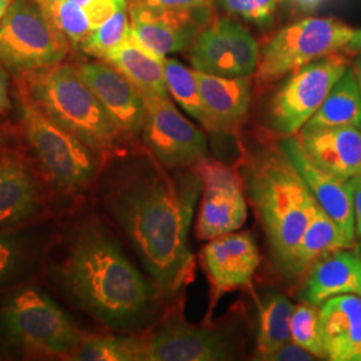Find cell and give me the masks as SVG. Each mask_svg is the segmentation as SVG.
<instances>
[{
	"mask_svg": "<svg viewBox=\"0 0 361 361\" xmlns=\"http://www.w3.org/2000/svg\"><path fill=\"white\" fill-rule=\"evenodd\" d=\"M194 170L202 180V202L195 222L198 240H213L237 232L245 224L247 209L241 176L221 162L204 158Z\"/></svg>",
	"mask_w": 361,
	"mask_h": 361,
	"instance_id": "7c38bea8",
	"label": "cell"
},
{
	"mask_svg": "<svg viewBox=\"0 0 361 361\" xmlns=\"http://www.w3.org/2000/svg\"><path fill=\"white\" fill-rule=\"evenodd\" d=\"M75 68L123 138L134 140L142 135L146 106L141 92L129 79L104 61L82 62Z\"/></svg>",
	"mask_w": 361,
	"mask_h": 361,
	"instance_id": "5bb4252c",
	"label": "cell"
},
{
	"mask_svg": "<svg viewBox=\"0 0 361 361\" xmlns=\"http://www.w3.org/2000/svg\"><path fill=\"white\" fill-rule=\"evenodd\" d=\"M27 141L49 178L62 190L77 192L97 174L95 154L78 137L20 97Z\"/></svg>",
	"mask_w": 361,
	"mask_h": 361,
	"instance_id": "ba28073f",
	"label": "cell"
},
{
	"mask_svg": "<svg viewBox=\"0 0 361 361\" xmlns=\"http://www.w3.org/2000/svg\"><path fill=\"white\" fill-rule=\"evenodd\" d=\"M341 126L361 128V94L355 70L349 67L336 82L319 110L300 131H314Z\"/></svg>",
	"mask_w": 361,
	"mask_h": 361,
	"instance_id": "d4e9b609",
	"label": "cell"
},
{
	"mask_svg": "<svg viewBox=\"0 0 361 361\" xmlns=\"http://www.w3.org/2000/svg\"><path fill=\"white\" fill-rule=\"evenodd\" d=\"M313 355L307 349L297 345L292 340L277 349L268 360L271 361H310L313 360Z\"/></svg>",
	"mask_w": 361,
	"mask_h": 361,
	"instance_id": "e575fe53",
	"label": "cell"
},
{
	"mask_svg": "<svg viewBox=\"0 0 361 361\" xmlns=\"http://www.w3.org/2000/svg\"><path fill=\"white\" fill-rule=\"evenodd\" d=\"M168 170L152 153L134 155L109 173L104 195L157 289L173 296L193 281L188 235L204 185L194 168L173 176Z\"/></svg>",
	"mask_w": 361,
	"mask_h": 361,
	"instance_id": "6da1fadb",
	"label": "cell"
},
{
	"mask_svg": "<svg viewBox=\"0 0 361 361\" xmlns=\"http://www.w3.org/2000/svg\"><path fill=\"white\" fill-rule=\"evenodd\" d=\"M146 106L143 142L165 168L195 166L207 158V141L197 128L164 95H142Z\"/></svg>",
	"mask_w": 361,
	"mask_h": 361,
	"instance_id": "30bf717a",
	"label": "cell"
},
{
	"mask_svg": "<svg viewBox=\"0 0 361 361\" xmlns=\"http://www.w3.org/2000/svg\"><path fill=\"white\" fill-rule=\"evenodd\" d=\"M202 264L212 285V302L235 289L249 286L259 265V252L250 233H228L209 240Z\"/></svg>",
	"mask_w": 361,
	"mask_h": 361,
	"instance_id": "9a60e30c",
	"label": "cell"
},
{
	"mask_svg": "<svg viewBox=\"0 0 361 361\" xmlns=\"http://www.w3.org/2000/svg\"><path fill=\"white\" fill-rule=\"evenodd\" d=\"M347 68V56L337 52L293 71L271 99V130L283 137L297 134L319 110Z\"/></svg>",
	"mask_w": 361,
	"mask_h": 361,
	"instance_id": "9c48e42d",
	"label": "cell"
},
{
	"mask_svg": "<svg viewBox=\"0 0 361 361\" xmlns=\"http://www.w3.org/2000/svg\"><path fill=\"white\" fill-rule=\"evenodd\" d=\"M38 3L52 25L65 37L70 49H80L91 32L111 15L63 0H38Z\"/></svg>",
	"mask_w": 361,
	"mask_h": 361,
	"instance_id": "4316f807",
	"label": "cell"
},
{
	"mask_svg": "<svg viewBox=\"0 0 361 361\" xmlns=\"http://www.w3.org/2000/svg\"><path fill=\"white\" fill-rule=\"evenodd\" d=\"M347 49L350 51L361 52V30H355Z\"/></svg>",
	"mask_w": 361,
	"mask_h": 361,
	"instance_id": "ab89813d",
	"label": "cell"
},
{
	"mask_svg": "<svg viewBox=\"0 0 361 361\" xmlns=\"http://www.w3.org/2000/svg\"><path fill=\"white\" fill-rule=\"evenodd\" d=\"M355 30L332 18H305L281 28L259 52L257 75L271 82L348 47Z\"/></svg>",
	"mask_w": 361,
	"mask_h": 361,
	"instance_id": "8992f818",
	"label": "cell"
},
{
	"mask_svg": "<svg viewBox=\"0 0 361 361\" xmlns=\"http://www.w3.org/2000/svg\"><path fill=\"white\" fill-rule=\"evenodd\" d=\"M58 276L77 307L114 329L140 326L159 292L131 264L116 240L97 225L78 231Z\"/></svg>",
	"mask_w": 361,
	"mask_h": 361,
	"instance_id": "7a4b0ae2",
	"label": "cell"
},
{
	"mask_svg": "<svg viewBox=\"0 0 361 361\" xmlns=\"http://www.w3.org/2000/svg\"><path fill=\"white\" fill-rule=\"evenodd\" d=\"M353 213H355V226H356V238L361 240V173L348 180Z\"/></svg>",
	"mask_w": 361,
	"mask_h": 361,
	"instance_id": "8d00e7d4",
	"label": "cell"
},
{
	"mask_svg": "<svg viewBox=\"0 0 361 361\" xmlns=\"http://www.w3.org/2000/svg\"><path fill=\"white\" fill-rule=\"evenodd\" d=\"M20 97L73 133L92 153L111 158L125 140L75 66L58 63L20 74Z\"/></svg>",
	"mask_w": 361,
	"mask_h": 361,
	"instance_id": "277c9868",
	"label": "cell"
},
{
	"mask_svg": "<svg viewBox=\"0 0 361 361\" xmlns=\"http://www.w3.org/2000/svg\"><path fill=\"white\" fill-rule=\"evenodd\" d=\"M129 79L141 95L169 97L164 74V59L145 50L134 39L130 38L104 61Z\"/></svg>",
	"mask_w": 361,
	"mask_h": 361,
	"instance_id": "cb8c5ba5",
	"label": "cell"
},
{
	"mask_svg": "<svg viewBox=\"0 0 361 361\" xmlns=\"http://www.w3.org/2000/svg\"><path fill=\"white\" fill-rule=\"evenodd\" d=\"M235 356V344L226 332L182 320H170L143 341L146 361H222Z\"/></svg>",
	"mask_w": 361,
	"mask_h": 361,
	"instance_id": "4fadbf2b",
	"label": "cell"
},
{
	"mask_svg": "<svg viewBox=\"0 0 361 361\" xmlns=\"http://www.w3.org/2000/svg\"><path fill=\"white\" fill-rule=\"evenodd\" d=\"M150 8L171 13H190L204 10L212 6L213 0H142Z\"/></svg>",
	"mask_w": 361,
	"mask_h": 361,
	"instance_id": "836d02e7",
	"label": "cell"
},
{
	"mask_svg": "<svg viewBox=\"0 0 361 361\" xmlns=\"http://www.w3.org/2000/svg\"><path fill=\"white\" fill-rule=\"evenodd\" d=\"M0 324L23 348L50 356H71L87 337L55 301L32 286L7 298Z\"/></svg>",
	"mask_w": 361,
	"mask_h": 361,
	"instance_id": "5b68a950",
	"label": "cell"
},
{
	"mask_svg": "<svg viewBox=\"0 0 361 361\" xmlns=\"http://www.w3.org/2000/svg\"><path fill=\"white\" fill-rule=\"evenodd\" d=\"M279 145L307 183L316 202L341 228L349 241L356 244L355 213L348 180H338L316 165L297 134L284 137Z\"/></svg>",
	"mask_w": 361,
	"mask_h": 361,
	"instance_id": "e0dca14e",
	"label": "cell"
},
{
	"mask_svg": "<svg viewBox=\"0 0 361 361\" xmlns=\"http://www.w3.org/2000/svg\"><path fill=\"white\" fill-rule=\"evenodd\" d=\"M204 128L212 133H232L245 119L252 101L250 77L226 78L195 71Z\"/></svg>",
	"mask_w": 361,
	"mask_h": 361,
	"instance_id": "ac0fdd59",
	"label": "cell"
},
{
	"mask_svg": "<svg viewBox=\"0 0 361 361\" xmlns=\"http://www.w3.org/2000/svg\"><path fill=\"white\" fill-rule=\"evenodd\" d=\"M10 106L8 101V74L7 67L0 59V113L6 111Z\"/></svg>",
	"mask_w": 361,
	"mask_h": 361,
	"instance_id": "74e56055",
	"label": "cell"
},
{
	"mask_svg": "<svg viewBox=\"0 0 361 361\" xmlns=\"http://www.w3.org/2000/svg\"><path fill=\"white\" fill-rule=\"evenodd\" d=\"M63 1H70L86 8H92V10L109 13H114L118 8L129 6V0H63Z\"/></svg>",
	"mask_w": 361,
	"mask_h": 361,
	"instance_id": "d590c367",
	"label": "cell"
},
{
	"mask_svg": "<svg viewBox=\"0 0 361 361\" xmlns=\"http://www.w3.org/2000/svg\"><path fill=\"white\" fill-rule=\"evenodd\" d=\"M290 340L314 357L326 359L320 324V308L302 301L295 307L290 319Z\"/></svg>",
	"mask_w": 361,
	"mask_h": 361,
	"instance_id": "4dcf8cb0",
	"label": "cell"
},
{
	"mask_svg": "<svg viewBox=\"0 0 361 361\" xmlns=\"http://www.w3.org/2000/svg\"><path fill=\"white\" fill-rule=\"evenodd\" d=\"M355 250H356V253H357V255H359V257H360V259H361V240H360V244H359V245H357V244H356V245H355Z\"/></svg>",
	"mask_w": 361,
	"mask_h": 361,
	"instance_id": "7bdbcfd3",
	"label": "cell"
},
{
	"mask_svg": "<svg viewBox=\"0 0 361 361\" xmlns=\"http://www.w3.org/2000/svg\"><path fill=\"white\" fill-rule=\"evenodd\" d=\"M68 50L38 0H11L0 23V59L7 70L23 74L58 65Z\"/></svg>",
	"mask_w": 361,
	"mask_h": 361,
	"instance_id": "52a82bcc",
	"label": "cell"
},
{
	"mask_svg": "<svg viewBox=\"0 0 361 361\" xmlns=\"http://www.w3.org/2000/svg\"><path fill=\"white\" fill-rule=\"evenodd\" d=\"M233 15H238L257 25L269 23L281 0H219Z\"/></svg>",
	"mask_w": 361,
	"mask_h": 361,
	"instance_id": "d6a6232c",
	"label": "cell"
},
{
	"mask_svg": "<svg viewBox=\"0 0 361 361\" xmlns=\"http://www.w3.org/2000/svg\"><path fill=\"white\" fill-rule=\"evenodd\" d=\"M292 3L296 6L298 10L304 13H310L319 8L324 3V0H292Z\"/></svg>",
	"mask_w": 361,
	"mask_h": 361,
	"instance_id": "f35d334b",
	"label": "cell"
},
{
	"mask_svg": "<svg viewBox=\"0 0 361 361\" xmlns=\"http://www.w3.org/2000/svg\"><path fill=\"white\" fill-rule=\"evenodd\" d=\"M130 38L129 6L118 8L97 27L86 39L80 50L99 61H106L111 52Z\"/></svg>",
	"mask_w": 361,
	"mask_h": 361,
	"instance_id": "f546056e",
	"label": "cell"
},
{
	"mask_svg": "<svg viewBox=\"0 0 361 361\" xmlns=\"http://www.w3.org/2000/svg\"><path fill=\"white\" fill-rule=\"evenodd\" d=\"M355 74H356V79H357V85H359V90L361 94V58L357 59V62L355 63Z\"/></svg>",
	"mask_w": 361,
	"mask_h": 361,
	"instance_id": "b9f144b4",
	"label": "cell"
},
{
	"mask_svg": "<svg viewBox=\"0 0 361 361\" xmlns=\"http://www.w3.org/2000/svg\"><path fill=\"white\" fill-rule=\"evenodd\" d=\"M39 207L35 178L25 159L11 150L0 153V226L30 219Z\"/></svg>",
	"mask_w": 361,
	"mask_h": 361,
	"instance_id": "7402d4cb",
	"label": "cell"
},
{
	"mask_svg": "<svg viewBox=\"0 0 361 361\" xmlns=\"http://www.w3.org/2000/svg\"><path fill=\"white\" fill-rule=\"evenodd\" d=\"M244 182L277 268L293 280L297 246L316 200L280 145L249 159Z\"/></svg>",
	"mask_w": 361,
	"mask_h": 361,
	"instance_id": "3957f363",
	"label": "cell"
},
{
	"mask_svg": "<svg viewBox=\"0 0 361 361\" xmlns=\"http://www.w3.org/2000/svg\"><path fill=\"white\" fill-rule=\"evenodd\" d=\"M10 4H11V0H0V23H1V20H3L4 15L7 13Z\"/></svg>",
	"mask_w": 361,
	"mask_h": 361,
	"instance_id": "60d3db41",
	"label": "cell"
},
{
	"mask_svg": "<svg viewBox=\"0 0 361 361\" xmlns=\"http://www.w3.org/2000/svg\"><path fill=\"white\" fill-rule=\"evenodd\" d=\"M258 360H268L279 348L290 341V319L295 305L281 293H269L258 304Z\"/></svg>",
	"mask_w": 361,
	"mask_h": 361,
	"instance_id": "484cf974",
	"label": "cell"
},
{
	"mask_svg": "<svg viewBox=\"0 0 361 361\" xmlns=\"http://www.w3.org/2000/svg\"><path fill=\"white\" fill-rule=\"evenodd\" d=\"M129 13L131 38L159 59L189 50L201 32L193 13L155 10L142 0H133Z\"/></svg>",
	"mask_w": 361,
	"mask_h": 361,
	"instance_id": "2e32d148",
	"label": "cell"
},
{
	"mask_svg": "<svg viewBox=\"0 0 361 361\" xmlns=\"http://www.w3.org/2000/svg\"><path fill=\"white\" fill-rule=\"evenodd\" d=\"M341 228L331 219L317 202L313 207L310 222L298 243L293 265V280L304 276L310 265L328 253L340 249H353Z\"/></svg>",
	"mask_w": 361,
	"mask_h": 361,
	"instance_id": "603a6c76",
	"label": "cell"
},
{
	"mask_svg": "<svg viewBox=\"0 0 361 361\" xmlns=\"http://www.w3.org/2000/svg\"><path fill=\"white\" fill-rule=\"evenodd\" d=\"M195 71L219 77H252L259 62L258 44L241 23L229 18L214 20L202 30L189 49Z\"/></svg>",
	"mask_w": 361,
	"mask_h": 361,
	"instance_id": "8fae6325",
	"label": "cell"
},
{
	"mask_svg": "<svg viewBox=\"0 0 361 361\" xmlns=\"http://www.w3.org/2000/svg\"><path fill=\"white\" fill-rule=\"evenodd\" d=\"M26 238L13 232H0V288L10 284L30 262Z\"/></svg>",
	"mask_w": 361,
	"mask_h": 361,
	"instance_id": "1f68e13d",
	"label": "cell"
},
{
	"mask_svg": "<svg viewBox=\"0 0 361 361\" xmlns=\"http://www.w3.org/2000/svg\"><path fill=\"white\" fill-rule=\"evenodd\" d=\"M300 288L301 301L322 305L338 295H361V259L356 250L340 249L328 253L310 265Z\"/></svg>",
	"mask_w": 361,
	"mask_h": 361,
	"instance_id": "ffe728a7",
	"label": "cell"
},
{
	"mask_svg": "<svg viewBox=\"0 0 361 361\" xmlns=\"http://www.w3.org/2000/svg\"><path fill=\"white\" fill-rule=\"evenodd\" d=\"M164 74L169 95L180 104L182 110L204 126V111L195 70L166 56L164 59Z\"/></svg>",
	"mask_w": 361,
	"mask_h": 361,
	"instance_id": "83f0119b",
	"label": "cell"
},
{
	"mask_svg": "<svg viewBox=\"0 0 361 361\" xmlns=\"http://www.w3.org/2000/svg\"><path fill=\"white\" fill-rule=\"evenodd\" d=\"M77 361H143V341L128 337H86L70 356Z\"/></svg>",
	"mask_w": 361,
	"mask_h": 361,
	"instance_id": "f1b7e54d",
	"label": "cell"
},
{
	"mask_svg": "<svg viewBox=\"0 0 361 361\" xmlns=\"http://www.w3.org/2000/svg\"><path fill=\"white\" fill-rule=\"evenodd\" d=\"M297 135L313 162L338 180L361 173L360 126L300 131Z\"/></svg>",
	"mask_w": 361,
	"mask_h": 361,
	"instance_id": "44dd1931",
	"label": "cell"
},
{
	"mask_svg": "<svg viewBox=\"0 0 361 361\" xmlns=\"http://www.w3.org/2000/svg\"><path fill=\"white\" fill-rule=\"evenodd\" d=\"M326 359L361 361V295L331 297L320 305Z\"/></svg>",
	"mask_w": 361,
	"mask_h": 361,
	"instance_id": "d6986e66",
	"label": "cell"
}]
</instances>
